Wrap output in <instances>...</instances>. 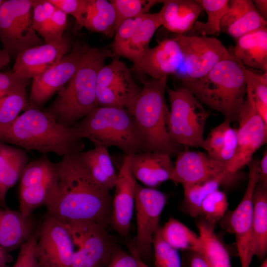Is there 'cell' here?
Listing matches in <instances>:
<instances>
[{
	"label": "cell",
	"mask_w": 267,
	"mask_h": 267,
	"mask_svg": "<svg viewBox=\"0 0 267 267\" xmlns=\"http://www.w3.org/2000/svg\"><path fill=\"white\" fill-rule=\"evenodd\" d=\"M78 152L59 162L58 187L47 215L64 223L89 221L106 229L110 226L112 197L97 182L80 160Z\"/></svg>",
	"instance_id": "1"
},
{
	"label": "cell",
	"mask_w": 267,
	"mask_h": 267,
	"mask_svg": "<svg viewBox=\"0 0 267 267\" xmlns=\"http://www.w3.org/2000/svg\"><path fill=\"white\" fill-rule=\"evenodd\" d=\"M82 140L71 127L62 126L30 104L10 125L0 130V141L43 155L53 153L63 157L82 151Z\"/></svg>",
	"instance_id": "2"
},
{
	"label": "cell",
	"mask_w": 267,
	"mask_h": 267,
	"mask_svg": "<svg viewBox=\"0 0 267 267\" xmlns=\"http://www.w3.org/2000/svg\"><path fill=\"white\" fill-rule=\"evenodd\" d=\"M114 56L107 47L89 46L73 76L45 111L62 126L70 128L98 107L97 75L105 60Z\"/></svg>",
	"instance_id": "3"
},
{
	"label": "cell",
	"mask_w": 267,
	"mask_h": 267,
	"mask_svg": "<svg viewBox=\"0 0 267 267\" xmlns=\"http://www.w3.org/2000/svg\"><path fill=\"white\" fill-rule=\"evenodd\" d=\"M242 65L232 55L202 78L182 82V87L189 90L202 104L223 114L224 120L237 121L246 97Z\"/></svg>",
	"instance_id": "4"
},
{
	"label": "cell",
	"mask_w": 267,
	"mask_h": 267,
	"mask_svg": "<svg viewBox=\"0 0 267 267\" xmlns=\"http://www.w3.org/2000/svg\"><path fill=\"white\" fill-rule=\"evenodd\" d=\"M71 128L94 146H115L125 155L147 152L134 118L126 108L98 106Z\"/></svg>",
	"instance_id": "5"
},
{
	"label": "cell",
	"mask_w": 267,
	"mask_h": 267,
	"mask_svg": "<svg viewBox=\"0 0 267 267\" xmlns=\"http://www.w3.org/2000/svg\"><path fill=\"white\" fill-rule=\"evenodd\" d=\"M167 79L144 81L143 87L127 109L134 120L147 152L171 156L176 152L178 145L172 141L167 129Z\"/></svg>",
	"instance_id": "6"
},
{
	"label": "cell",
	"mask_w": 267,
	"mask_h": 267,
	"mask_svg": "<svg viewBox=\"0 0 267 267\" xmlns=\"http://www.w3.org/2000/svg\"><path fill=\"white\" fill-rule=\"evenodd\" d=\"M170 109L167 125L169 135L177 145L202 148L210 112L187 89H167Z\"/></svg>",
	"instance_id": "7"
},
{
	"label": "cell",
	"mask_w": 267,
	"mask_h": 267,
	"mask_svg": "<svg viewBox=\"0 0 267 267\" xmlns=\"http://www.w3.org/2000/svg\"><path fill=\"white\" fill-rule=\"evenodd\" d=\"M0 40L2 49L15 58L26 49L44 44L34 27L31 0L3 1L0 7Z\"/></svg>",
	"instance_id": "8"
},
{
	"label": "cell",
	"mask_w": 267,
	"mask_h": 267,
	"mask_svg": "<svg viewBox=\"0 0 267 267\" xmlns=\"http://www.w3.org/2000/svg\"><path fill=\"white\" fill-rule=\"evenodd\" d=\"M72 236V267H106L116 247L107 229L92 221L62 222Z\"/></svg>",
	"instance_id": "9"
},
{
	"label": "cell",
	"mask_w": 267,
	"mask_h": 267,
	"mask_svg": "<svg viewBox=\"0 0 267 267\" xmlns=\"http://www.w3.org/2000/svg\"><path fill=\"white\" fill-rule=\"evenodd\" d=\"M179 35L183 47V58L174 75L181 83L202 78L220 61L232 55L216 38Z\"/></svg>",
	"instance_id": "10"
},
{
	"label": "cell",
	"mask_w": 267,
	"mask_h": 267,
	"mask_svg": "<svg viewBox=\"0 0 267 267\" xmlns=\"http://www.w3.org/2000/svg\"><path fill=\"white\" fill-rule=\"evenodd\" d=\"M258 158L247 165L249 179L245 193L236 208L225 218V229L235 236L237 250L241 267H250L254 257L252 249L253 195L259 181Z\"/></svg>",
	"instance_id": "11"
},
{
	"label": "cell",
	"mask_w": 267,
	"mask_h": 267,
	"mask_svg": "<svg viewBox=\"0 0 267 267\" xmlns=\"http://www.w3.org/2000/svg\"><path fill=\"white\" fill-rule=\"evenodd\" d=\"M166 202L167 196L163 192L137 182L135 191L137 228L134 247L143 261L151 256L153 236L159 227L160 216Z\"/></svg>",
	"instance_id": "12"
},
{
	"label": "cell",
	"mask_w": 267,
	"mask_h": 267,
	"mask_svg": "<svg viewBox=\"0 0 267 267\" xmlns=\"http://www.w3.org/2000/svg\"><path fill=\"white\" fill-rule=\"evenodd\" d=\"M37 234L35 253L42 267H72L74 245L62 222L46 214Z\"/></svg>",
	"instance_id": "13"
},
{
	"label": "cell",
	"mask_w": 267,
	"mask_h": 267,
	"mask_svg": "<svg viewBox=\"0 0 267 267\" xmlns=\"http://www.w3.org/2000/svg\"><path fill=\"white\" fill-rule=\"evenodd\" d=\"M141 89L132 78L127 65L118 59L99 70L96 84L98 106L127 109Z\"/></svg>",
	"instance_id": "14"
},
{
	"label": "cell",
	"mask_w": 267,
	"mask_h": 267,
	"mask_svg": "<svg viewBox=\"0 0 267 267\" xmlns=\"http://www.w3.org/2000/svg\"><path fill=\"white\" fill-rule=\"evenodd\" d=\"M237 145L235 155L227 166V171L236 176L238 171L253 159L254 153L267 141V124L246 97L239 114Z\"/></svg>",
	"instance_id": "15"
},
{
	"label": "cell",
	"mask_w": 267,
	"mask_h": 267,
	"mask_svg": "<svg viewBox=\"0 0 267 267\" xmlns=\"http://www.w3.org/2000/svg\"><path fill=\"white\" fill-rule=\"evenodd\" d=\"M89 46L77 41L72 50L41 75L33 79L30 104L40 108L70 80L77 70Z\"/></svg>",
	"instance_id": "16"
},
{
	"label": "cell",
	"mask_w": 267,
	"mask_h": 267,
	"mask_svg": "<svg viewBox=\"0 0 267 267\" xmlns=\"http://www.w3.org/2000/svg\"><path fill=\"white\" fill-rule=\"evenodd\" d=\"M235 176L227 171V165L200 151L179 152L174 163L171 180L181 185L222 179L230 181Z\"/></svg>",
	"instance_id": "17"
},
{
	"label": "cell",
	"mask_w": 267,
	"mask_h": 267,
	"mask_svg": "<svg viewBox=\"0 0 267 267\" xmlns=\"http://www.w3.org/2000/svg\"><path fill=\"white\" fill-rule=\"evenodd\" d=\"M129 160L130 154L125 155L117 173L110 221V226L124 237L129 235L137 182L130 168Z\"/></svg>",
	"instance_id": "18"
},
{
	"label": "cell",
	"mask_w": 267,
	"mask_h": 267,
	"mask_svg": "<svg viewBox=\"0 0 267 267\" xmlns=\"http://www.w3.org/2000/svg\"><path fill=\"white\" fill-rule=\"evenodd\" d=\"M183 58V47L179 35L159 42L149 48L140 61L134 65L133 69L144 73L153 79L174 75Z\"/></svg>",
	"instance_id": "19"
},
{
	"label": "cell",
	"mask_w": 267,
	"mask_h": 267,
	"mask_svg": "<svg viewBox=\"0 0 267 267\" xmlns=\"http://www.w3.org/2000/svg\"><path fill=\"white\" fill-rule=\"evenodd\" d=\"M68 51L66 40L29 48L17 55L12 71L19 78L33 79L57 63Z\"/></svg>",
	"instance_id": "20"
},
{
	"label": "cell",
	"mask_w": 267,
	"mask_h": 267,
	"mask_svg": "<svg viewBox=\"0 0 267 267\" xmlns=\"http://www.w3.org/2000/svg\"><path fill=\"white\" fill-rule=\"evenodd\" d=\"M129 166L136 180L154 188L166 181L171 180L174 170L171 156L157 152L130 154Z\"/></svg>",
	"instance_id": "21"
},
{
	"label": "cell",
	"mask_w": 267,
	"mask_h": 267,
	"mask_svg": "<svg viewBox=\"0 0 267 267\" xmlns=\"http://www.w3.org/2000/svg\"><path fill=\"white\" fill-rule=\"evenodd\" d=\"M229 11L222 17L220 31L237 40L249 33L267 27V22L251 0H229Z\"/></svg>",
	"instance_id": "22"
},
{
	"label": "cell",
	"mask_w": 267,
	"mask_h": 267,
	"mask_svg": "<svg viewBox=\"0 0 267 267\" xmlns=\"http://www.w3.org/2000/svg\"><path fill=\"white\" fill-rule=\"evenodd\" d=\"M37 229L32 215L25 217L19 210L0 209V245L8 252L20 248Z\"/></svg>",
	"instance_id": "23"
},
{
	"label": "cell",
	"mask_w": 267,
	"mask_h": 267,
	"mask_svg": "<svg viewBox=\"0 0 267 267\" xmlns=\"http://www.w3.org/2000/svg\"><path fill=\"white\" fill-rule=\"evenodd\" d=\"M162 3L159 11L162 26L177 35L193 29L203 10L199 0H164Z\"/></svg>",
	"instance_id": "24"
},
{
	"label": "cell",
	"mask_w": 267,
	"mask_h": 267,
	"mask_svg": "<svg viewBox=\"0 0 267 267\" xmlns=\"http://www.w3.org/2000/svg\"><path fill=\"white\" fill-rule=\"evenodd\" d=\"M229 52L245 66L267 72V27L246 34L236 40Z\"/></svg>",
	"instance_id": "25"
},
{
	"label": "cell",
	"mask_w": 267,
	"mask_h": 267,
	"mask_svg": "<svg viewBox=\"0 0 267 267\" xmlns=\"http://www.w3.org/2000/svg\"><path fill=\"white\" fill-rule=\"evenodd\" d=\"M28 160L26 150L0 141V205L5 208L7 191L19 180Z\"/></svg>",
	"instance_id": "26"
},
{
	"label": "cell",
	"mask_w": 267,
	"mask_h": 267,
	"mask_svg": "<svg viewBox=\"0 0 267 267\" xmlns=\"http://www.w3.org/2000/svg\"><path fill=\"white\" fill-rule=\"evenodd\" d=\"M162 26L159 11L146 13L144 17L132 33L128 41L118 54L137 64L149 48L150 41L156 30Z\"/></svg>",
	"instance_id": "27"
},
{
	"label": "cell",
	"mask_w": 267,
	"mask_h": 267,
	"mask_svg": "<svg viewBox=\"0 0 267 267\" xmlns=\"http://www.w3.org/2000/svg\"><path fill=\"white\" fill-rule=\"evenodd\" d=\"M237 129L224 120L216 126L204 139L202 148L211 158L225 163L227 166L233 159L237 148Z\"/></svg>",
	"instance_id": "28"
},
{
	"label": "cell",
	"mask_w": 267,
	"mask_h": 267,
	"mask_svg": "<svg viewBox=\"0 0 267 267\" xmlns=\"http://www.w3.org/2000/svg\"><path fill=\"white\" fill-rule=\"evenodd\" d=\"M252 249L263 260L267 252V184L258 182L253 195Z\"/></svg>",
	"instance_id": "29"
},
{
	"label": "cell",
	"mask_w": 267,
	"mask_h": 267,
	"mask_svg": "<svg viewBox=\"0 0 267 267\" xmlns=\"http://www.w3.org/2000/svg\"><path fill=\"white\" fill-rule=\"evenodd\" d=\"M79 157L93 178L109 190L115 186L117 174L107 148L101 146L78 153Z\"/></svg>",
	"instance_id": "30"
},
{
	"label": "cell",
	"mask_w": 267,
	"mask_h": 267,
	"mask_svg": "<svg viewBox=\"0 0 267 267\" xmlns=\"http://www.w3.org/2000/svg\"><path fill=\"white\" fill-rule=\"evenodd\" d=\"M59 171L50 178L33 185L19 188V211L25 217L32 215L37 208L51 203L56 192Z\"/></svg>",
	"instance_id": "31"
},
{
	"label": "cell",
	"mask_w": 267,
	"mask_h": 267,
	"mask_svg": "<svg viewBox=\"0 0 267 267\" xmlns=\"http://www.w3.org/2000/svg\"><path fill=\"white\" fill-rule=\"evenodd\" d=\"M116 17L115 8L110 0H87L79 25L88 30L112 37L114 35Z\"/></svg>",
	"instance_id": "32"
},
{
	"label": "cell",
	"mask_w": 267,
	"mask_h": 267,
	"mask_svg": "<svg viewBox=\"0 0 267 267\" xmlns=\"http://www.w3.org/2000/svg\"><path fill=\"white\" fill-rule=\"evenodd\" d=\"M202 242L199 253L210 267H232L229 253L214 230V226L204 220L197 224Z\"/></svg>",
	"instance_id": "33"
},
{
	"label": "cell",
	"mask_w": 267,
	"mask_h": 267,
	"mask_svg": "<svg viewBox=\"0 0 267 267\" xmlns=\"http://www.w3.org/2000/svg\"><path fill=\"white\" fill-rule=\"evenodd\" d=\"M161 231L165 240L177 250L196 253L201 251L202 242L199 235L173 217H170L161 227Z\"/></svg>",
	"instance_id": "34"
},
{
	"label": "cell",
	"mask_w": 267,
	"mask_h": 267,
	"mask_svg": "<svg viewBox=\"0 0 267 267\" xmlns=\"http://www.w3.org/2000/svg\"><path fill=\"white\" fill-rule=\"evenodd\" d=\"M242 70L246 86V96L267 124V72L257 74L243 64Z\"/></svg>",
	"instance_id": "35"
},
{
	"label": "cell",
	"mask_w": 267,
	"mask_h": 267,
	"mask_svg": "<svg viewBox=\"0 0 267 267\" xmlns=\"http://www.w3.org/2000/svg\"><path fill=\"white\" fill-rule=\"evenodd\" d=\"M225 182L222 179L183 184L184 198L183 205L186 212L192 217L200 215V207L204 198L211 192L219 189L220 185Z\"/></svg>",
	"instance_id": "36"
},
{
	"label": "cell",
	"mask_w": 267,
	"mask_h": 267,
	"mask_svg": "<svg viewBox=\"0 0 267 267\" xmlns=\"http://www.w3.org/2000/svg\"><path fill=\"white\" fill-rule=\"evenodd\" d=\"M207 14L206 22H196L194 28L202 36L219 33L220 23L224 15L229 11V0H199Z\"/></svg>",
	"instance_id": "37"
},
{
	"label": "cell",
	"mask_w": 267,
	"mask_h": 267,
	"mask_svg": "<svg viewBox=\"0 0 267 267\" xmlns=\"http://www.w3.org/2000/svg\"><path fill=\"white\" fill-rule=\"evenodd\" d=\"M59 163L52 162L47 155L28 162L25 167L19 179V187L33 185L46 180L58 173Z\"/></svg>",
	"instance_id": "38"
},
{
	"label": "cell",
	"mask_w": 267,
	"mask_h": 267,
	"mask_svg": "<svg viewBox=\"0 0 267 267\" xmlns=\"http://www.w3.org/2000/svg\"><path fill=\"white\" fill-rule=\"evenodd\" d=\"M26 86L0 97V130L10 125L28 106Z\"/></svg>",
	"instance_id": "39"
},
{
	"label": "cell",
	"mask_w": 267,
	"mask_h": 267,
	"mask_svg": "<svg viewBox=\"0 0 267 267\" xmlns=\"http://www.w3.org/2000/svg\"><path fill=\"white\" fill-rule=\"evenodd\" d=\"M116 11L115 33L119 26L125 20L147 13L155 5L162 3L158 0H110Z\"/></svg>",
	"instance_id": "40"
},
{
	"label": "cell",
	"mask_w": 267,
	"mask_h": 267,
	"mask_svg": "<svg viewBox=\"0 0 267 267\" xmlns=\"http://www.w3.org/2000/svg\"><path fill=\"white\" fill-rule=\"evenodd\" d=\"M228 202L226 194L219 189L209 193L203 200L200 215L207 222L215 225L225 215Z\"/></svg>",
	"instance_id": "41"
},
{
	"label": "cell",
	"mask_w": 267,
	"mask_h": 267,
	"mask_svg": "<svg viewBox=\"0 0 267 267\" xmlns=\"http://www.w3.org/2000/svg\"><path fill=\"white\" fill-rule=\"evenodd\" d=\"M156 267H182L178 250L171 247L163 238L159 226L152 241Z\"/></svg>",
	"instance_id": "42"
},
{
	"label": "cell",
	"mask_w": 267,
	"mask_h": 267,
	"mask_svg": "<svg viewBox=\"0 0 267 267\" xmlns=\"http://www.w3.org/2000/svg\"><path fill=\"white\" fill-rule=\"evenodd\" d=\"M67 14L56 8L50 18L37 31L45 44L61 43L67 27Z\"/></svg>",
	"instance_id": "43"
},
{
	"label": "cell",
	"mask_w": 267,
	"mask_h": 267,
	"mask_svg": "<svg viewBox=\"0 0 267 267\" xmlns=\"http://www.w3.org/2000/svg\"><path fill=\"white\" fill-rule=\"evenodd\" d=\"M145 14L125 20L117 28L114 35L112 46V51L115 55H118L133 32L142 22Z\"/></svg>",
	"instance_id": "44"
},
{
	"label": "cell",
	"mask_w": 267,
	"mask_h": 267,
	"mask_svg": "<svg viewBox=\"0 0 267 267\" xmlns=\"http://www.w3.org/2000/svg\"><path fill=\"white\" fill-rule=\"evenodd\" d=\"M129 254L116 246L106 267H150L137 254L134 246Z\"/></svg>",
	"instance_id": "45"
},
{
	"label": "cell",
	"mask_w": 267,
	"mask_h": 267,
	"mask_svg": "<svg viewBox=\"0 0 267 267\" xmlns=\"http://www.w3.org/2000/svg\"><path fill=\"white\" fill-rule=\"evenodd\" d=\"M37 238L36 231L22 245L16 262L12 267H42L35 253Z\"/></svg>",
	"instance_id": "46"
},
{
	"label": "cell",
	"mask_w": 267,
	"mask_h": 267,
	"mask_svg": "<svg viewBox=\"0 0 267 267\" xmlns=\"http://www.w3.org/2000/svg\"><path fill=\"white\" fill-rule=\"evenodd\" d=\"M34 27L37 31L52 16L56 7L48 0H31Z\"/></svg>",
	"instance_id": "47"
},
{
	"label": "cell",
	"mask_w": 267,
	"mask_h": 267,
	"mask_svg": "<svg viewBox=\"0 0 267 267\" xmlns=\"http://www.w3.org/2000/svg\"><path fill=\"white\" fill-rule=\"evenodd\" d=\"M66 14L73 16L79 25L85 11L87 0H48Z\"/></svg>",
	"instance_id": "48"
},
{
	"label": "cell",
	"mask_w": 267,
	"mask_h": 267,
	"mask_svg": "<svg viewBox=\"0 0 267 267\" xmlns=\"http://www.w3.org/2000/svg\"><path fill=\"white\" fill-rule=\"evenodd\" d=\"M28 80L17 76L12 71L0 73V92L7 94L20 87L26 86Z\"/></svg>",
	"instance_id": "49"
},
{
	"label": "cell",
	"mask_w": 267,
	"mask_h": 267,
	"mask_svg": "<svg viewBox=\"0 0 267 267\" xmlns=\"http://www.w3.org/2000/svg\"><path fill=\"white\" fill-rule=\"evenodd\" d=\"M258 182L267 184V151L264 153L259 164Z\"/></svg>",
	"instance_id": "50"
},
{
	"label": "cell",
	"mask_w": 267,
	"mask_h": 267,
	"mask_svg": "<svg viewBox=\"0 0 267 267\" xmlns=\"http://www.w3.org/2000/svg\"><path fill=\"white\" fill-rule=\"evenodd\" d=\"M189 258V267H210L202 255L196 252H191Z\"/></svg>",
	"instance_id": "51"
},
{
	"label": "cell",
	"mask_w": 267,
	"mask_h": 267,
	"mask_svg": "<svg viewBox=\"0 0 267 267\" xmlns=\"http://www.w3.org/2000/svg\"><path fill=\"white\" fill-rule=\"evenodd\" d=\"M253 2L255 7L261 16V17L267 21V0H254Z\"/></svg>",
	"instance_id": "52"
},
{
	"label": "cell",
	"mask_w": 267,
	"mask_h": 267,
	"mask_svg": "<svg viewBox=\"0 0 267 267\" xmlns=\"http://www.w3.org/2000/svg\"><path fill=\"white\" fill-rule=\"evenodd\" d=\"M12 261V256L8 251L0 245V267H9Z\"/></svg>",
	"instance_id": "53"
},
{
	"label": "cell",
	"mask_w": 267,
	"mask_h": 267,
	"mask_svg": "<svg viewBox=\"0 0 267 267\" xmlns=\"http://www.w3.org/2000/svg\"><path fill=\"white\" fill-rule=\"evenodd\" d=\"M8 54L2 49H0V69L6 66L10 62Z\"/></svg>",
	"instance_id": "54"
},
{
	"label": "cell",
	"mask_w": 267,
	"mask_h": 267,
	"mask_svg": "<svg viewBox=\"0 0 267 267\" xmlns=\"http://www.w3.org/2000/svg\"><path fill=\"white\" fill-rule=\"evenodd\" d=\"M259 267H267V258L265 259L262 264Z\"/></svg>",
	"instance_id": "55"
},
{
	"label": "cell",
	"mask_w": 267,
	"mask_h": 267,
	"mask_svg": "<svg viewBox=\"0 0 267 267\" xmlns=\"http://www.w3.org/2000/svg\"><path fill=\"white\" fill-rule=\"evenodd\" d=\"M5 94H4V93L0 92V97L3 96V95H5Z\"/></svg>",
	"instance_id": "56"
},
{
	"label": "cell",
	"mask_w": 267,
	"mask_h": 267,
	"mask_svg": "<svg viewBox=\"0 0 267 267\" xmlns=\"http://www.w3.org/2000/svg\"><path fill=\"white\" fill-rule=\"evenodd\" d=\"M4 0H0V7L1 6V5L2 4V3H3Z\"/></svg>",
	"instance_id": "57"
}]
</instances>
